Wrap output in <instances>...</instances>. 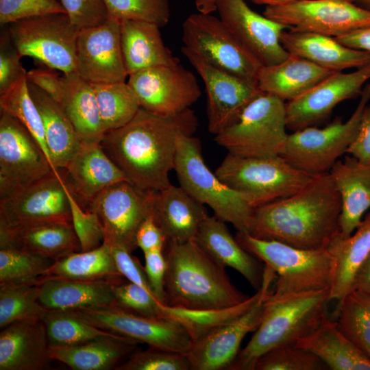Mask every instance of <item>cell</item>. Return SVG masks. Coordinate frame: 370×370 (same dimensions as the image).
Masks as SVG:
<instances>
[{"mask_svg": "<svg viewBox=\"0 0 370 370\" xmlns=\"http://www.w3.org/2000/svg\"><path fill=\"white\" fill-rule=\"evenodd\" d=\"M350 48L370 52V26L335 38Z\"/></svg>", "mask_w": 370, "mask_h": 370, "instance_id": "59", "label": "cell"}, {"mask_svg": "<svg viewBox=\"0 0 370 370\" xmlns=\"http://www.w3.org/2000/svg\"><path fill=\"white\" fill-rule=\"evenodd\" d=\"M71 222L80 245L81 251L99 247L103 242V230L96 213L84 210L67 185Z\"/></svg>", "mask_w": 370, "mask_h": 370, "instance_id": "50", "label": "cell"}, {"mask_svg": "<svg viewBox=\"0 0 370 370\" xmlns=\"http://www.w3.org/2000/svg\"><path fill=\"white\" fill-rule=\"evenodd\" d=\"M58 102L72 123L82 143H100L106 131L91 83L77 73L64 74Z\"/></svg>", "mask_w": 370, "mask_h": 370, "instance_id": "34", "label": "cell"}, {"mask_svg": "<svg viewBox=\"0 0 370 370\" xmlns=\"http://www.w3.org/2000/svg\"><path fill=\"white\" fill-rule=\"evenodd\" d=\"M86 210L98 216L104 243L132 253L137 247L136 237L139 227L151 215V193L123 181L100 193Z\"/></svg>", "mask_w": 370, "mask_h": 370, "instance_id": "17", "label": "cell"}, {"mask_svg": "<svg viewBox=\"0 0 370 370\" xmlns=\"http://www.w3.org/2000/svg\"><path fill=\"white\" fill-rule=\"evenodd\" d=\"M257 5H265L266 6L280 5L292 3L299 0H245Z\"/></svg>", "mask_w": 370, "mask_h": 370, "instance_id": "62", "label": "cell"}, {"mask_svg": "<svg viewBox=\"0 0 370 370\" xmlns=\"http://www.w3.org/2000/svg\"><path fill=\"white\" fill-rule=\"evenodd\" d=\"M330 293V288H325L280 298L270 294L264 301L260 325L227 370H254L264 354L295 345L310 334L327 315Z\"/></svg>", "mask_w": 370, "mask_h": 370, "instance_id": "4", "label": "cell"}, {"mask_svg": "<svg viewBox=\"0 0 370 370\" xmlns=\"http://www.w3.org/2000/svg\"><path fill=\"white\" fill-rule=\"evenodd\" d=\"M71 311L100 329L149 347L186 355L193 342L186 329L175 321L138 315L114 305Z\"/></svg>", "mask_w": 370, "mask_h": 370, "instance_id": "14", "label": "cell"}, {"mask_svg": "<svg viewBox=\"0 0 370 370\" xmlns=\"http://www.w3.org/2000/svg\"><path fill=\"white\" fill-rule=\"evenodd\" d=\"M195 241L219 264L236 270L256 291L260 288L264 267L232 236L224 221L208 215Z\"/></svg>", "mask_w": 370, "mask_h": 370, "instance_id": "29", "label": "cell"}, {"mask_svg": "<svg viewBox=\"0 0 370 370\" xmlns=\"http://www.w3.org/2000/svg\"><path fill=\"white\" fill-rule=\"evenodd\" d=\"M112 250L117 268L123 277L153 293L145 267L140 264L138 260L125 249L112 247Z\"/></svg>", "mask_w": 370, "mask_h": 370, "instance_id": "55", "label": "cell"}, {"mask_svg": "<svg viewBox=\"0 0 370 370\" xmlns=\"http://www.w3.org/2000/svg\"><path fill=\"white\" fill-rule=\"evenodd\" d=\"M295 345L315 354L329 369L370 370V360L342 332L336 321L327 315Z\"/></svg>", "mask_w": 370, "mask_h": 370, "instance_id": "36", "label": "cell"}, {"mask_svg": "<svg viewBox=\"0 0 370 370\" xmlns=\"http://www.w3.org/2000/svg\"><path fill=\"white\" fill-rule=\"evenodd\" d=\"M123 281H81L38 278L34 283L40 287L39 302L46 309L76 310L113 305L114 297L112 286Z\"/></svg>", "mask_w": 370, "mask_h": 370, "instance_id": "31", "label": "cell"}, {"mask_svg": "<svg viewBox=\"0 0 370 370\" xmlns=\"http://www.w3.org/2000/svg\"><path fill=\"white\" fill-rule=\"evenodd\" d=\"M329 173L341 197L340 234L346 238L370 211V164L349 155L339 159Z\"/></svg>", "mask_w": 370, "mask_h": 370, "instance_id": "27", "label": "cell"}, {"mask_svg": "<svg viewBox=\"0 0 370 370\" xmlns=\"http://www.w3.org/2000/svg\"><path fill=\"white\" fill-rule=\"evenodd\" d=\"M42 320L49 345L71 346L115 334L92 325L71 310H47Z\"/></svg>", "mask_w": 370, "mask_h": 370, "instance_id": "43", "label": "cell"}, {"mask_svg": "<svg viewBox=\"0 0 370 370\" xmlns=\"http://www.w3.org/2000/svg\"><path fill=\"white\" fill-rule=\"evenodd\" d=\"M370 63L350 73H334L299 97L286 102L287 129L295 132L325 121L341 102L361 95Z\"/></svg>", "mask_w": 370, "mask_h": 370, "instance_id": "20", "label": "cell"}, {"mask_svg": "<svg viewBox=\"0 0 370 370\" xmlns=\"http://www.w3.org/2000/svg\"><path fill=\"white\" fill-rule=\"evenodd\" d=\"M262 293L261 287L256 294L237 305L215 310H195L169 306L163 304L161 317L184 326L194 341L213 328L233 320L251 308Z\"/></svg>", "mask_w": 370, "mask_h": 370, "instance_id": "39", "label": "cell"}, {"mask_svg": "<svg viewBox=\"0 0 370 370\" xmlns=\"http://www.w3.org/2000/svg\"><path fill=\"white\" fill-rule=\"evenodd\" d=\"M67 184L60 171L20 188L0 198V227L71 223Z\"/></svg>", "mask_w": 370, "mask_h": 370, "instance_id": "15", "label": "cell"}, {"mask_svg": "<svg viewBox=\"0 0 370 370\" xmlns=\"http://www.w3.org/2000/svg\"><path fill=\"white\" fill-rule=\"evenodd\" d=\"M235 238L246 251L275 272L271 297L331 288L336 263L328 248L300 249L274 240L256 238L247 232H237Z\"/></svg>", "mask_w": 370, "mask_h": 370, "instance_id": "5", "label": "cell"}, {"mask_svg": "<svg viewBox=\"0 0 370 370\" xmlns=\"http://www.w3.org/2000/svg\"><path fill=\"white\" fill-rule=\"evenodd\" d=\"M160 28L145 21H120L121 49L127 75L151 67L180 63L165 45Z\"/></svg>", "mask_w": 370, "mask_h": 370, "instance_id": "30", "label": "cell"}, {"mask_svg": "<svg viewBox=\"0 0 370 370\" xmlns=\"http://www.w3.org/2000/svg\"><path fill=\"white\" fill-rule=\"evenodd\" d=\"M76 73L90 83L125 82L127 74L118 19L109 16L99 25L81 29L77 42Z\"/></svg>", "mask_w": 370, "mask_h": 370, "instance_id": "21", "label": "cell"}, {"mask_svg": "<svg viewBox=\"0 0 370 370\" xmlns=\"http://www.w3.org/2000/svg\"><path fill=\"white\" fill-rule=\"evenodd\" d=\"M138 343L114 334L75 345H49V354L53 360L61 362L73 370H110L116 369L136 352Z\"/></svg>", "mask_w": 370, "mask_h": 370, "instance_id": "32", "label": "cell"}, {"mask_svg": "<svg viewBox=\"0 0 370 370\" xmlns=\"http://www.w3.org/2000/svg\"><path fill=\"white\" fill-rule=\"evenodd\" d=\"M39 297L40 287L34 282L0 284V328L18 321L42 319L47 309Z\"/></svg>", "mask_w": 370, "mask_h": 370, "instance_id": "42", "label": "cell"}, {"mask_svg": "<svg viewBox=\"0 0 370 370\" xmlns=\"http://www.w3.org/2000/svg\"><path fill=\"white\" fill-rule=\"evenodd\" d=\"M19 55L29 56L64 74L76 73L77 42L81 29L65 12L21 19L8 25Z\"/></svg>", "mask_w": 370, "mask_h": 370, "instance_id": "10", "label": "cell"}, {"mask_svg": "<svg viewBox=\"0 0 370 370\" xmlns=\"http://www.w3.org/2000/svg\"><path fill=\"white\" fill-rule=\"evenodd\" d=\"M262 14L288 29L334 38L370 26V8L352 0H299L266 6Z\"/></svg>", "mask_w": 370, "mask_h": 370, "instance_id": "12", "label": "cell"}, {"mask_svg": "<svg viewBox=\"0 0 370 370\" xmlns=\"http://www.w3.org/2000/svg\"><path fill=\"white\" fill-rule=\"evenodd\" d=\"M39 278H56L72 280L123 281L112 247L103 243L87 251H73L53 262Z\"/></svg>", "mask_w": 370, "mask_h": 370, "instance_id": "38", "label": "cell"}, {"mask_svg": "<svg viewBox=\"0 0 370 370\" xmlns=\"http://www.w3.org/2000/svg\"><path fill=\"white\" fill-rule=\"evenodd\" d=\"M151 215L168 241L183 243L195 240L208 216L205 206L183 188L173 184L151 193Z\"/></svg>", "mask_w": 370, "mask_h": 370, "instance_id": "24", "label": "cell"}, {"mask_svg": "<svg viewBox=\"0 0 370 370\" xmlns=\"http://www.w3.org/2000/svg\"><path fill=\"white\" fill-rule=\"evenodd\" d=\"M218 0H195L196 9L199 12L210 14L216 11Z\"/></svg>", "mask_w": 370, "mask_h": 370, "instance_id": "61", "label": "cell"}, {"mask_svg": "<svg viewBox=\"0 0 370 370\" xmlns=\"http://www.w3.org/2000/svg\"><path fill=\"white\" fill-rule=\"evenodd\" d=\"M174 170L180 186L190 196L210 207L216 217L231 223L237 232H247L254 208L209 169L197 138L184 133L179 135Z\"/></svg>", "mask_w": 370, "mask_h": 370, "instance_id": "6", "label": "cell"}, {"mask_svg": "<svg viewBox=\"0 0 370 370\" xmlns=\"http://www.w3.org/2000/svg\"><path fill=\"white\" fill-rule=\"evenodd\" d=\"M328 366L313 353L289 345L274 348L261 356L254 370H328Z\"/></svg>", "mask_w": 370, "mask_h": 370, "instance_id": "47", "label": "cell"}, {"mask_svg": "<svg viewBox=\"0 0 370 370\" xmlns=\"http://www.w3.org/2000/svg\"><path fill=\"white\" fill-rule=\"evenodd\" d=\"M334 314L339 329L370 360V293L351 291Z\"/></svg>", "mask_w": 370, "mask_h": 370, "instance_id": "41", "label": "cell"}, {"mask_svg": "<svg viewBox=\"0 0 370 370\" xmlns=\"http://www.w3.org/2000/svg\"><path fill=\"white\" fill-rule=\"evenodd\" d=\"M116 306L127 312L148 317H160V302L151 292L128 280L112 286Z\"/></svg>", "mask_w": 370, "mask_h": 370, "instance_id": "48", "label": "cell"}, {"mask_svg": "<svg viewBox=\"0 0 370 370\" xmlns=\"http://www.w3.org/2000/svg\"><path fill=\"white\" fill-rule=\"evenodd\" d=\"M14 248L56 260L80 251L71 223L52 222L16 227H0V249Z\"/></svg>", "mask_w": 370, "mask_h": 370, "instance_id": "28", "label": "cell"}, {"mask_svg": "<svg viewBox=\"0 0 370 370\" xmlns=\"http://www.w3.org/2000/svg\"><path fill=\"white\" fill-rule=\"evenodd\" d=\"M197 125L190 108L161 116L140 108L124 126L106 132L100 144L129 182L153 193L171 184L177 138L182 133L193 135Z\"/></svg>", "mask_w": 370, "mask_h": 370, "instance_id": "1", "label": "cell"}, {"mask_svg": "<svg viewBox=\"0 0 370 370\" xmlns=\"http://www.w3.org/2000/svg\"><path fill=\"white\" fill-rule=\"evenodd\" d=\"M352 290L370 293V254L359 268L354 278Z\"/></svg>", "mask_w": 370, "mask_h": 370, "instance_id": "60", "label": "cell"}, {"mask_svg": "<svg viewBox=\"0 0 370 370\" xmlns=\"http://www.w3.org/2000/svg\"><path fill=\"white\" fill-rule=\"evenodd\" d=\"M64 170L69 189L84 210L105 189L127 181L100 143H82Z\"/></svg>", "mask_w": 370, "mask_h": 370, "instance_id": "23", "label": "cell"}, {"mask_svg": "<svg viewBox=\"0 0 370 370\" xmlns=\"http://www.w3.org/2000/svg\"><path fill=\"white\" fill-rule=\"evenodd\" d=\"M59 171L29 130L1 111L0 198Z\"/></svg>", "mask_w": 370, "mask_h": 370, "instance_id": "16", "label": "cell"}, {"mask_svg": "<svg viewBox=\"0 0 370 370\" xmlns=\"http://www.w3.org/2000/svg\"><path fill=\"white\" fill-rule=\"evenodd\" d=\"M167 242L166 235L156 223L152 215L143 221L136 234V247L143 253L153 249L164 250Z\"/></svg>", "mask_w": 370, "mask_h": 370, "instance_id": "57", "label": "cell"}, {"mask_svg": "<svg viewBox=\"0 0 370 370\" xmlns=\"http://www.w3.org/2000/svg\"><path fill=\"white\" fill-rule=\"evenodd\" d=\"M280 41L288 53L334 73L370 63V52L350 48L323 34L288 29L281 34Z\"/></svg>", "mask_w": 370, "mask_h": 370, "instance_id": "26", "label": "cell"}, {"mask_svg": "<svg viewBox=\"0 0 370 370\" xmlns=\"http://www.w3.org/2000/svg\"><path fill=\"white\" fill-rule=\"evenodd\" d=\"M65 12L58 0H0V23L9 25L30 17Z\"/></svg>", "mask_w": 370, "mask_h": 370, "instance_id": "51", "label": "cell"}, {"mask_svg": "<svg viewBox=\"0 0 370 370\" xmlns=\"http://www.w3.org/2000/svg\"><path fill=\"white\" fill-rule=\"evenodd\" d=\"M286 129V102L262 92L233 124L215 135L214 140L234 155L275 157L280 156L285 144Z\"/></svg>", "mask_w": 370, "mask_h": 370, "instance_id": "9", "label": "cell"}, {"mask_svg": "<svg viewBox=\"0 0 370 370\" xmlns=\"http://www.w3.org/2000/svg\"><path fill=\"white\" fill-rule=\"evenodd\" d=\"M220 19L262 66L284 61L289 53L280 41L288 27L251 10L245 0H218Z\"/></svg>", "mask_w": 370, "mask_h": 370, "instance_id": "22", "label": "cell"}, {"mask_svg": "<svg viewBox=\"0 0 370 370\" xmlns=\"http://www.w3.org/2000/svg\"><path fill=\"white\" fill-rule=\"evenodd\" d=\"M56 69L38 68L27 73V80L40 88L56 101L62 92L64 82L63 75H60Z\"/></svg>", "mask_w": 370, "mask_h": 370, "instance_id": "56", "label": "cell"}, {"mask_svg": "<svg viewBox=\"0 0 370 370\" xmlns=\"http://www.w3.org/2000/svg\"><path fill=\"white\" fill-rule=\"evenodd\" d=\"M181 51L204 82L208 130L217 135L233 124L262 91L256 82L212 66L187 47Z\"/></svg>", "mask_w": 370, "mask_h": 370, "instance_id": "19", "label": "cell"}, {"mask_svg": "<svg viewBox=\"0 0 370 370\" xmlns=\"http://www.w3.org/2000/svg\"><path fill=\"white\" fill-rule=\"evenodd\" d=\"M275 272L264 265L262 293L247 311L210 330L192 342L186 354L191 370H227L239 352L244 337L255 331L262 319L264 301L272 292Z\"/></svg>", "mask_w": 370, "mask_h": 370, "instance_id": "13", "label": "cell"}, {"mask_svg": "<svg viewBox=\"0 0 370 370\" xmlns=\"http://www.w3.org/2000/svg\"><path fill=\"white\" fill-rule=\"evenodd\" d=\"M140 107L155 115H177L201 95L194 73L182 64L158 66L129 75L127 82Z\"/></svg>", "mask_w": 370, "mask_h": 370, "instance_id": "18", "label": "cell"}, {"mask_svg": "<svg viewBox=\"0 0 370 370\" xmlns=\"http://www.w3.org/2000/svg\"><path fill=\"white\" fill-rule=\"evenodd\" d=\"M0 108L1 111L16 118L29 130L51 162L42 118L29 93L27 75L21 77L10 88L0 94Z\"/></svg>", "mask_w": 370, "mask_h": 370, "instance_id": "44", "label": "cell"}, {"mask_svg": "<svg viewBox=\"0 0 370 370\" xmlns=\"http://www.w3.org/2000/svg\"><path fill=\"white\" fill-rule=\"evenodd\" d=\"M21 58L12 43L8 30L3 31L0 39V94L27 75V72L20 61Z\"/></svg>", "mask_w": 370, "mask_h": 370, "instance_id": "53", "label": "cell"}, {"mask_svg": "<svg viewBox=\"0 0 370 370\" xmlns=\"http://www.w3.org/2000/svg\"><path fill=\"white\" fill-rule=\"evenodd\" d=\"M115 370H191V367L185 354L149 347L134 352Z\"/></svg>", "mask_w": 370, "mask_h": 370, "instance_id": "49", "label": "cell"}, {"mask_svg": "<svg viewBox=\"0 0 370 370\" xmlns=\"http://www.w3.org/2000/svg\"><path fill=\"white\" fill-rule=\"evenodd\" d=\"M357 5L365 8H370V0H352Z\"/></svg>", "mask_w": 370, "mask_h": 370, "instance_id": "63", "label": "cell"}, {"mask_svg": "<svg viewBox=\"0 0 370 370\" xmlns=\"http://www.w3.org/2000/svg\"><path fill=\"white\" fill-rule=\"evenodd\" d=\"M182 41L212 66L257 83L262 65L220 18L191 14L182 24Z\"/></svg>", "mask_w": 370, "mask_h": 370, "instance_id": "11", "label": "cell"}, {"mask_svg": "<svg viewBox=\"0 0 370 370\" xmlns=\"http://www.w3.org/2000/svg\"><path fill=\"white\" fill-rule=\"evenodd\" d=\"M110 16L123 20L151 22L160 27L170 19L169 0H103Z\"/></svg>", "mask_w": 370, "mask_h": 370, "instance_id": "46", "label": "cell"}, {"mask_svg": "<svg viewBox=\"0 0 370 370\" xmlns=\"http://www.w3.org/2000/svg\"><path fill=\"white\" fill-rule=\"evenodd\" d=\"M91 84L106 133L124 126L140 108L135 93L125 82Z\"/></svg>", "mask_w": 370, "mask_h": 370, "instance_id": "40", "label": "cell"}, {"mask_svg": "<svg viewBox=\"0 0 370 370\" xmlns=\"http://www.w3.org/2000/svg\"><path fill=\"white\" fill-rule=\"evenodd\" d=\"M53 260L23 250L0 249V284L32 282Z\"/></svg>", "mask_w": 370, "mask_h": 370, "instance_id": "45", "label": "cell"}, {"mask_svg": "<svg viewBox=\"0 0 370 370\" xmlns=\"http://www.w3.org/2000/svg\"><path fill=\"white\" fill-rule=\"evenodd\" d=\"M328 249L335 258V272L330 299L341 303L352 289L354 278L370 254V211L349 236L338 234Z\"/></svg>", "mask_w": 370, "mask_h": 370, "instance_id": "37", "label": "cell"}, {"mask_svg": "<svg viewBox=\"0 0 370 370\" xmlns=\"http://www.w3.org/2000/svg\"><path fill=\"white\" fill-rule=\"evenodd\" d=\"M28 88L42 118L51 164L56 170L64 169L82 143L59 103L29 81Z\"/></svg>", "mask_w": 370, "mask_h": 370, "instance_id": "35", "label": "cell"}, {"mask_svg": "<svg viewBox=\"0 0 370 370\" xmlns=\"http://www.w3.org/2000/svg\"><path fill=\"white\" fill-rule=\"evenodd\" d=\"M334 73L297 55L290 53L282 62L262 66L257 79L259 89L285 102L305 94Z\"/></svg>", "mask_w": 370, "mask_h": 370, "instance_id": "33", "label": "cell"}, {"mask_svg": "<svg viewBox=\"0 0 370 370\" xmlns=\"http://www.w3.org/2000/svg\"><path fill=\"white\" fill-rule=\"evenodd\" d=\"M347 153L358 161L370 164V106L365 108L356 136Z\"/></svg>", "mask_w": 370, "mask_h": 370, "instance_id": "58", "label": "cell"}, {"mask_svg": "<svg viewBox=\"0 0 370 370\" xmlns=\"http://www.w3.org/2000/svg\"><path fill=\"white\" fill-rule=\"evenodd\" d=\"M341 201L329 173L297 193L255 208L247 233L304 249H327L340 234Z\"/></svg>", "mask_w": 370, "mask_h": 370, "instance_id": "2", "label": "cell"}, {"mask_svg": "<svg viewBox=\"0 0 370 370\" xmlns=\"http://www.w3.org/2000/svg\"><path fill=\"white\" fill-rule=\"evenodd\" d=\"M164 280L165 304L195 310L229 308L249 296L230 281L225 267L213 260L195 240L168 241Z\"/></svg>", "mask_w": 370, "mask_h": 370, "instance_id": "3", "label": "cell"}, {"mask_svg": "<svg viewBox=\"0 0 370 370\" xmlns=\"http://www.w3.org/2000/svg\"><path fill=\"white\" fill-rule=\"evenodd\" d=\"M369 101L370 83L365 85L356 109L346 121L338 116L324 127L311 126L288 134L280 156L311 175L329 173L354 140Z\"/></svg>", "mask_w": 370, "mask_h": 370, "instance_id": "8", "label": "cell"}, {"mask_svg": "<svg viewBox=\"0 0 370 370\" xmlns=\"http://www.w3.org/2000/svg\"><path fill=\"white\" fill-rule=\"evenodd\" d=\"M145 270L154 296L165 304L164 280L166 271V260L163 249H153L144 253Z\"/></svg>", "mask_w": 370, "mask_h": 370, "instance_id": "54", "label": "cell"}, {"mask_svg": "<svg viewBox=\"0 0 370 370\" xmlns=\"http://www.w3.org/2000/svg\"><path fill=\"white\" fill-rule=\"evenodd\" d=\"M71 23L79 29L103 23L109 18L103 0H60Z\"/></svg>", "mask_w": 370, "mask_h": 370, "instance_id": "52", "label": "cell"}, {"mask_svg": "<svg viewBox=\"0 0 370 370\" xmlns=\"http://www.w3.org/2000/svg\"><path fill=\"white\" fill-rule=\"evenodd\" d=\"M52 360L42 319L18 321L1 328L0 370H43Z\"/></svg>", "mask_w": 370, "mask_h": 370, "instance_id": "25", "label": "cell"}, {"mask_svg": "<svg viewBox=\"0 0 370 370\" xmlns=\"http://www.w3.org/2000/svg\"><path fill=\"white\" fill-rule=\"evenodd\" d=\"M214 173L254 208L297 193L313 177L280 156L256 158L230 153Z\"/></svg>", "mask_w": 370, "mask_h": 370, "instance_id": "7", "label": "cell"}]
</instances>
